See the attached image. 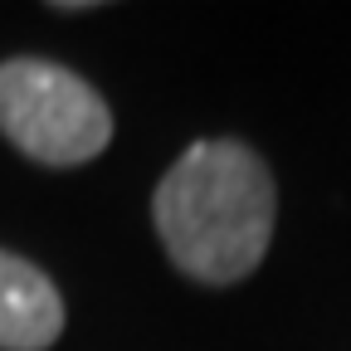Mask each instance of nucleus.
Segmentation results:
<instances>
[{
    "instance_id": "1",
    "label": "nucleus",
    "mask_w": 351,
    "mask_h": 351,
    "mask_svg": "<svg viewBox=\"0 0 351 351\" xmlns=\"http://www.w3.org/2000/svg\"><path fill=\"white\" fill-rule=\"evenodd\" d=\"M274 171L234 137L186 147L152 195V219L171 263L205 288H230L258 269L274 239Z\"/></svg>"
},
{
    "instance_id": "2",
    "label": "nucleus",
    "mask_w": 351,
    "mask_h": 351,
    "mask_svg": "<svg viewBox=\"0 0 351 351\" xmlns=\"http://www.w3.org/2000/svg\"><path fill=\"white\" fill-rule=\"evenodd\" d=\"M0 132L39 166H83L112 142V112L73 69L49 59H5Z\"/></svg>"
},
{
    "instance_id": "3",
    "label": "nucleus",
    "mask_w": 351,
    "mask_h": 351,
    "mask_svg": "<svg viewBox=\"0 0 351 351\" xmlns=\"http://www.w3.org/2000/svg\"><path fill=\"white\" fill-rule=\"evenodd\" d=\"M64 332V298L54 278L0 249V351H44Z\"/></svg>"
}]
</instances>
